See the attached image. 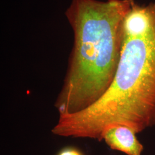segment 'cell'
Returning a JSON list of instances; mask_svg holds the SVG:
<instances>
[{
  "label": "cell",
  "instance_id": "1",
  "mask_svg": "<svg viewBox=\"0 0 155 155\" xmlns=\"http://www.w3.org/2000/svg\"><path fill=\"white\" fill-rule=\"evenodd\" d=\"M74 121L84 136L98 141L113 127L139 133L155 125V2H133L124 21L112 82L100 99L75 113Z\"/></svg>",
  "mask_w": 155,
  "mask_h": 155
},
{
  "label": "cell",
  "instance_id": "2",
  "mask_svg": "<svg viewBox=\"0 0 155 155\" xmlns=\"http://www.w3.org/2000/svg\"><path fill=\"white\" fill-rule=\"evenodd\" d=\"M133 0H72L66 15L74 45L55 107L59 115L83 110L104 94L120 60L125 18Z\"/></svg>",
  "mask_w": 155,
  "mask_h": 155
},
{
  "label": "cell",
  "instance_id": "3",
  "mask_svg": "<svg viewBox=\"0 0 155 155\" xmlns=\"http://www.w3.org/2000/svg\"><path fill=\"white\" fill-rule=\"evenodd\" d=\"M136 134L130 127L118 125L107 129L103 140L111 150L127 155H141L144 147L137 138Z\"/></svg>",
  "mask_w": 155,
  "mask_h": 155
},
{
  "label": "cell",
  "instance_id": "4",
  "mask_svg": "<svg viewBox=\"0 0 155 155\" xmlns=\"http://www.w3.org/2000/svg\"><path fill=\"white\" fill-rule=\"evenodd\" d=\"M58 155H83V154L76 148H66L59 152Z\"/></svg>",
  "mask_w": 155,
  "mask_h": 155
}]
</instances>
